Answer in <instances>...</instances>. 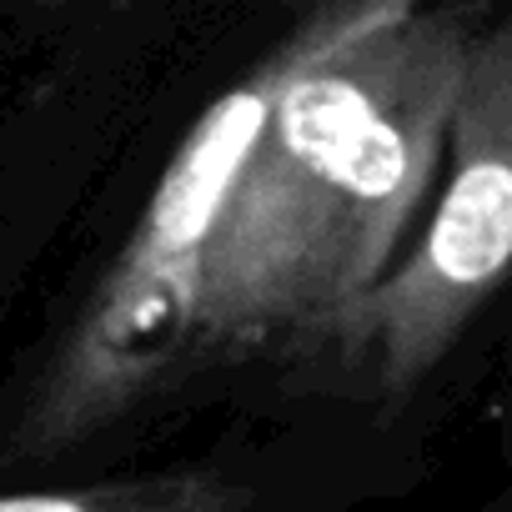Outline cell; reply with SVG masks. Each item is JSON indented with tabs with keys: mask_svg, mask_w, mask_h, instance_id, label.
<instances>
[{
	"mask_svg": "<svg viewBox=\"0 0 512 512\" xmlns=\"http://www.w3.org/2000/svg\"><path fill=\"white\" fill-rule=\"evenodd\" d=\"M472 41L427 0H322L317 46L211 226L186 382L256 362L347 367L442 176Z\"/></svg>",
	"mask_w": 512,
	"mask_h": 512,
	"instance_id": "6da1fadb",
	"label": "cell"
},
{
	"mask_svg": "<svg viewBox=\"0 0 512 512\" xmlns=\"http://www.w3.org/2000/svg\"><path fill=\"white\" fill-rule=\"evenodd\" d=\"M512 272V16L472 41L437 201L367 297L347 372L407 402Z\"/></svg>",
	"mask_w": 512,
	"mask_h": 512,
	"instance_id": "7a4b0ae2",
	"label": "cell"
},
{
	"mask_svg": "<svg viewBox=\"0 0 512 512\" xmlns=\"http://www.w3.org/2000/svg\"><path fill=\"white\" fill-rule=\"evenodd\" d=\"M0 512H267V487L231 462H176L81 482H0Z\"/></svg>",
	"mask_w": 512,
	"mask_h": 512,
	"instance_id": "3957f363",
	"label": "cell"
}]
</instances>
